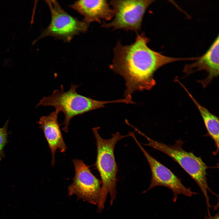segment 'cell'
Masks as SVG:
<instances>
[{"mask_svg":"<svg viewBox=\"0 0 219 219\" xmlns=\"http://www.w3.org/2000/svg\"><path fill=\"white\" fill-rule=\"evenodd\" d=\"M51 14V20L48 26L33 42L47 36H53L69 42L75 35L86 32L89 24L78 20L65 11L56 0L45 1Z\"/></svg>","mask_w":219,"mask_h":219,"instance_id":"cell-5","label":"cell"},{"mask_svg":"<svg viewBox=\"0 0 219 219\" xmlns=\"http://www.w3.org/2000/svg\"><path fill=\"white\" fill-rule=\"evenodd\" d=\"M75 173L72 183L68 188L69 196L75 195L82 200L99 206L101 195V181L91 172L90 166L82 160H73Z\"/></svg>","mask_w":219,"mask_h":219,"instance_id":"cell-7","label":"cell"},{"mask_svg":"<svg viewBox=\"0 0 219 219\" xmlns=\"http://www.w3.org/2000/svg\"><path fill=\"white\" fill-rule=\"evenodd\" d=\"M153 0L111 1L114 18L112 21L104 23L102 27L112 28L113 30H123L137 32L140 30L143 18L147 8Z\"/></svg>","mask_w":219,"mask_h":219,"instance_id":"cell-6","label":"cell"},{"mask_svg":"<svg viewBox=\"0 0 219 219\" xmlns=\"http://www.w3.org/2000/svg\"><path fill=\"white\" fill-rule=\"evenodd\" d=\"M180 85L183 88L199 111L207 131V135L214 142L216 150L213 152L217 155L219 152V118L212 113L207 109L201 105L194 98L186 87L181 83Z\"/></svg>","mask_w":219,"mask_h":219,"instance_id":"cell-12","label":"cell"},{"mask_svg":"<svg viewBox=\"0 0 219 219\" xmlns=\"http://www.w3.org/2000/svg\"><path fill=\"white\" fill-rule=\"evenodd\" d=\"M136 131L145 137L148 143L144 145L151 147L165 154L177 162L195 181L205 197L207 210L211 208L208 191L217 196L210 189L207 178V170L208 167L201 158L193 153L184 150L182 148V141L178 140L173 145H168L150 138L138 129Z\"/></svg>","mask_w":219,"mask_h":219,"instance_id":"cell-4","label":"cell"},{"mask_svg":"<svg viewBox=\"0 0 219 219\" xmlns=\"http://www.w3.org/2000/svg\"><path fill=\"white\" fill-rule=\"evenodd\" d=\"M70 7L84 17L83 21L89 24L93 22L101 23V19L108 21L114 16L107 0H81L75 2Z\"/></svg>","mask_w":219,"mask_h":219,"instance_id":"cell-11","label":"cell"},{"mask_svg":"<svg viewBox=\"0 0 219 219\" xmlns=\"http://www.w3.org/2000/svg\"><path fill=\"white\" fill-rule=\"evenodd\" d=\"M60 112L55 110L46 116L40 119L37 123L39 127L43 131L52 154L51 165L55 164V154L57 149L61 152H65L67 147L64 142L60 129L61 125L58 121V116Z\"/></svg>","mask_w":219,"mask_h":219,"instance_id":"cell-10","label":"cell"},{"mask_svg":"<svg viewBox=\"0 0 219 219\" xmlns=\"http://www.w3.org/2000/svg\"><path fill=\"white\" fill-rule=\"evenodd\" d=\"M149 41L142 33L137 34L133 43L123 45L119 41L113 49V59L109 68L125 80L124 98L132 100L133 92L150 90L156 84L154 74L162 66L174 62L191 60L190 58L164 55L148 46Z\"/></svg>","mask_w":219,"mask_h":219,"instance_id":"cell-1","label":"cell"},{"mask_svg":"<svg viewBox=\"0 0 219 219\" xmlns=\"http://www.w3.org/2000/svg\"><path fill=\"white\" fill-rule=\"evenodd\" d=\"M9 122L8 119L2 127H0V161L5 156L4 148L8 143V127Z\"/></svg>","mask_w":219,"mask_h":219,"instance_id":"cell-13","label":"cell"},{"mask_svg":"<svg viewBox=\"0 0 219 219\" xmlns=\"http://www.w3.org/2000/svg\"><path fill=\"white\" fill-rule=\"evenodd\" d=\"M204 219H219L218 213H217L214 216H211V214L205 215Z\"/></svg>","mask_w":219,"mask_h":219,"instance_id":"cell-14","label":"cell"},{"mask_svg":"<svg viewBox=\"0 0 219 219\" xmlns=\"http://www.w3.org/2000/svg\"><path fill=\"white\" fill-rule=\"evenodd\" d=\"M142 151L149 165L151 172V184L144 192L157 186H163L170 189L173 193V201L176 202L179 195L190 197L197 193L192 191L190 187H186L181 179L171 170L151 155L137 140L134 134L131 136Z\"/></svg>","mask_w":219,"mask_h":219,"instance_id":"cell-8","label":"cell"},{"mask_svg":"<svg viewBox=\"0 0 219 219\" xmlns=\"http://www.w3.org/2000/svg\"><path fill=\"white\" fill-rule=\"evenodd\" d=\"M219 40L218 35L205 54L199 57L196 61L186 65L183 71L186 75L196 71H206L208 73L207 77L202 80L197 81L204 88L219 75Z\"/></svg>","mask_w":219,"mask_h":219,"instance_id":"cell-9","label":"cell"},{"mask_svg":"<svg viewBox=\"0 0 219 219\" xmlns=\"http://www.w3.org/2000/svg\"><path fill=\"white\" fill-rule=\"evenodd\" d=\"M78 86L72 83L70 89L65 92L63 85H61L60 89L54 90L50 96H44L37 106L54 107L55 110L63 112L64 119L62 124L64 125L62 130L66 132L68 131L70 121L75 116L104 107L107 104L126 102L124 99L103 101L84 96L76 92V89Z\"/></svg>","mask_w":219,"mask_h":219,"instance_id":"cell-2","label":"cell"},{"mask_svg":"<svg viewBox=\"0 0 219 219\" xmlns=\"http://www.w3.org/2000/svg\"><path fill=\"white\" fill-rule=\"evenodd\" d=\"M99 127L92 130L96 138L97 147L96 160L95 166L101 178L102 186L100 202L98 211L103 209L107 195L109 193L110 204L112 205L116 197V186L117 181L116 174L117 165L114 155V149L116 143L122 138L130 136V134L121 135L119 132L112 134L110 139H104L100 136L98 130Z\"/></svg>","mask_w":219,"mask_h":219,"instance_id":"cell-3","label":"cell"}]
</instances>
